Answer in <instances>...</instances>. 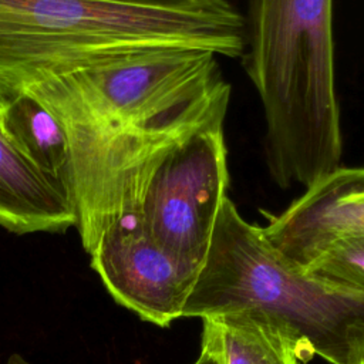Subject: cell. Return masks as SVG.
Masks as SVG:
<instances>
[{"label": "cell", "instance_id": "6da1fadb", "mask_svg": "<svg viewBox=\"0 0 364 364\" xmlns=\"http://www.w3.org/2000/svg\"><path fill=\"white\" fill-rule=\"evenodd\" d=\"M68 141L65 191L90 255L118 219L138 213L151 176L196 132L223 124L230 85H195L162 54L135 55L48 80L26 91Z\"/></svg>", "mask_w": 364, "mask_h": 364}, {"label": "cell", "instance_id": "7a4b0ae2", "mask_svg": "<svg viewBox=\"0 0 364 364\" xmlns=\"http://www.w3.org/2000/svg\"><path fill=\"white\" fill-rule=\"evenodd\" d=\"M172 48L243 57L245 17L236 9L193 11L108 0H0V102L57 77Z\"/></svg>", "mask_w": 364, "mask_h": 364}, {"label": "cell", "instance_id": "3957f363", "mask_svg": "<svg viewBox=\"0 0 364 364\" xmlns=\"http://www.w3.org/2000/svg\"><path fill=\"white\" fill-rule=\"evenodd\" d=\"M243 65L264 117L273 182L304 188L341 166L333 0H246Z\"/></svg>", "mask_w": 364, "mask_h": 364}, {"label": "cell", "instance_id": "277c9868", "mask_svg": "<svg viewBox=\"0 0 364 364\" xmlns=\"http://www.w3.org/2000/svg\"><path fill=\"white\" fill-rule=\"evenodd\" d=\"M243 316L280 333L299 360L360 364L364 296L330 287L287 262L263 228L226 198L182 317Z\"/></svg>", "mask_w": 364, "mask_h": 364}, {"label": "cell", "instance_id": "5b68a950", "mask_svg": "<svg viewBox=\"0 0 364 364\" xmlns=\"http://www.w3.org/2000/svg\"><path fill=\"white\" fill-rule=\"evenodd\" d=\"M228 186V149L223 124H218L166 155L151 176L136 215L161 247L199 272Z\"/></svg>", "mask_w": 364, "mask_h": 364}, {"label": "cell", "instance_id": "8992f818", "mask_svg": "<svg viewBox=\"0 0 364 364\" xmlns=\"http://www.w3.org/2000/svg\"><path fill=\"white\" fill-rule=\"evenodd\" d=\"M90 256L91 267L118 304L159 327L182 317L199 272L161 247L138 215L115 220Z\"/></svg>", "mask_w": 364, "mask_h": 364}, {"label": "cell", "instance_id": "52a82bcc", "mask_svg": "<svg viewBox=\"0 0 364 364\" xmlns=\"http://www.w3.org/2000/svg\"><path fill=\"white\" fill-rule=\"evenodd\" d=\"M263 232L300 269L336 242L364 237V166H338L321 176Z\"/></svg>", "mask_w": 364, "mask_h": 364}, {"label": "cell", "instance_id": "ba28073f", "mask_svg": "<svg viewBox=\"0 0 364 364\" xmlns=\"http://www.w3.org/2000/svg\"><path fill=\"white\" fill-rule=\"evenodd\" d=\"M77 225L63 183L28 162L0 131V226L16 235L60 233Z\"/></svg>", "mask_w": 364, "mask_h": 364}, {"label": "cell", "instance_id": "9c48e42d", "mask_svg": "<svg viewBox=\"0 0 364 364\" xmlns=\"http://www.w3.org/2000/svg\"><path fill=\"white\" fill-rule=\"evenodd\" d=\"M0 131L28 162L64 186L70 162L67 135L38 100L23 92L0 102Z\"/></svg>", "mask_w": 364, "mask_h": 364}, {"label": "cell", "instance_id": "30bf717a", "mask_svg": "<svg viewBox=\"0 0 364 364\" xmlns=\"http://www.w3.org/2000/svg\"><path fill=\"white\" fill-rule=\"evenodd\" d=\"M203 320L216 331L223 364H299L291 344L266 324L243 316Z\"/></svg>", "mask_w": 364, "mask_h": 364}, {"label": "cell", "instance_id": "8fae6325", "mask_svg": "<svg viewBox=\"0 0 364 364\" xmlns=\"http://www.w3.org/2000/svg\"><path fill=\"white\" fill-rule=\"evenodd\" d=\"M304 270L330 287L364 296V237L333 243Z\"/></svg>", "mask_w": 364, "mask_h": 364}, {"label": "cell", "instance_id": "7c38bea8", "mask_svg": "<svg viewBox=\"0 0 364 364\" xmlns=\"http://www.w3.org/2000/svg\"><path fill=\"white\" fill-rule=\"evenodd\" d=\"M115 3L193 11H229L235 7L228 0H108Z\"/></svg>", "mask_w": 364, "mask_h": 364}, {"label": "cell", "instance_id": "4fadbf2b", "mask_svg": "<svg viewBox=\"0 0 364 364\" xmlns=\"http://www.w3.org/2000/svg\"><path fill=\"white\" fill-rule=\"evenodd\" d=\"M202 321H203L202 347H200V354L193 364H223L216 331L210 321L208 320H202Z\"/></svg>", "mask_w": 364, "mask_h": 364}, {"label": "cell", "instance_id": "5bb4252c", "mask_svg": "<svg viewBox=\"0 0 364 364\" xmlns=\"http://www.w3.org/2000/svg\"><path fill=\"white\" fill-rule=\"evenodd\" d=\"M6 364H31V363H28L23 355L14 353V354H11V355L7 358Z\"/></svg>", "mask_w": 364, "mask_h": 364}, {"label": "cell", "instance_id": "9a60e30c", "mask_svg": "<svg viewBox=\"0 0 364 364\" xmlns=\"http://www.w3.org/2000/svg\"><path fill=\"white\" fill-rule=\"evenodd\" d=\"M360 364H364V354H363V357H361V361H360Z\"/></svg>", "mask_w": 364, "mask_h": 364}]
</instances>
